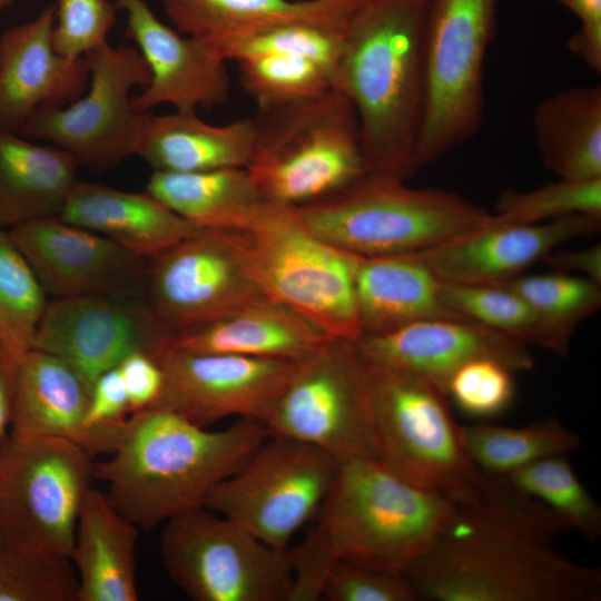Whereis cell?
<instances>
[{
    "label": "cell",
    "mask_w": 601,
    "mask_h": 601,
    "mask_svg": "<svg viewBox=\"0 0 601 601\" xmlns=\"http://www.w3.org/2000/svg\"><path fill=\"white\" fill-rule=\"evenodd\" d=\"M454 510L431 549L405 574L420 600L600 601L601 570L565 556L562 524L501 479Z\"/></svg>",
    "instance_id": "obj_1"
},
{
    "label": "cell",
    "mask_w": 601,
    "mask_h": 601,
    "mask_svg": "<svg viewBox=\"0 0 601 601\" xmlns=\"http://www.w3.org/2000/svg\"><path fill=\"white\" fill-rule=\"evenodd\" d=\"M431 0H361L349 16L334 88L352 102L372 174L407 180L425 108Z\"/></svg>",
    "instance_id": "obj_2"
},
{
    "label": "cell",
    "mask_w": 601,
    "mask_h": 601,
    "mask_svg": "<svg viewBox=\"0 0 601 601\" xmlns=\"http://www.w3.org/2000/svg\"><path fill=\"white\" fill-rule=\"evenodd\" d=\"M269 432L257 420L238 418L208 430L165 408H146L126 418L96 480L109 502L138 529L149 530L204 505L208 493L235 472Z\"/></svg>",
    "instance_id": "obj_3"
},
{
    "label": "cell",
    "mask_w": 601,
    "mask_h": 601,
    "mask_svg": "<svg viewBox=\"0 0 601 601\" xmlns=\"http://www.w3.org/2000/svg\"><path fill=\"white\" fill-rule=\"evenodd\" d=\"M454 506L377 457H353L339 462L305 538L329 561L405 573L431 549Z\"/></svg>",
    "instance_id": "obj_4"
},
{
    "label": "cell",
    "mask_w": 601,
    "mask_h": 601,
    "mask_svg": "<svg viewBox=\"0 0 601 601\" xmlns=\"http://www.w3.org/2000/svg\"><path fill=\"white\" fill-rule=\"evenodd\" d=\"M246 169L270 203L299 207L334 195L370 170L357 114L331 88L258 110Z\"/></svg>",
    "instance_id": "obj_5"
},
{
    "label": "cell",
    "mask_w": 601,
    "mask_h": 601,
    "mask_svg": "<svg viewBox=\"0 0 601 601\" xmlns=\"http://www.w3.org/2000/svg\"><path fill=\"white\" fill-rule=\"evenodd\" d=\"M295 208L315 237L362 257L421 252L494 219V214L454 193L412 188L372 173Z\"/></svg>",
    "instance_id": "obj_6"
},
{
    "label": "cell",
    "mask_w": 601,
    "mask_h": 601,
    "mask_svg": "<svg viewBox=\"0 0 601 601\" xmlns=\"http://www.w3.org/2000/svg\"><path fill=\"white\" fill-rule=\"evenodd\" d=\"M223 231L267 298L292 307L333 337L359 338L358 255L322 242L304 226L295 207L275 203L249 227Z\"/></svg>",
    "instance_id": "obj_7"
},
{
    "label": "cell",
    "mask_w": 601,
    "mask_h": 601,
    "mask_svg": "<svg viewBox=\"0 0 601 601\" xmlns=\"http://www.w3.org/2000/svg\"><path fill=\"white\" fill-rule=\"evenodd\" d=\"M365 364L378 459L454 502L475 496L484 476L462 445L446 396L415 375Z\"/></svg>",
    "instance_id": "obj_8"
},
{
    "label": "cell",
    "mask_w": 601,
    "mask_h": 601,
    "mask_svg": "<svg viewBox=\"0 0 601 601\" xmlns=\"http://www.w3.org/2000/svg\"><path fill=\"white\" fill-rule=\"evenodd\" d=\"M499 0H431L425 31L421 168L473 138L484 118V63Z\"/></svg>",
    "instance_id": "obj_9"
},
{
    "label": "cell",
    "mask_w": 601,
    "mask_h": 601,
    "mask_svg": "<svg viewBox=\"0 0 601 601\" xmlns=\"http://www.w3.org/2000/svg\"><path fill=\"white\" fill-rule=\"evenodd\" d=\"M160 556L170 579L195 601H288L287 551L204 505L168 521Z\"/></svg>",
    "instance_id": "obj_10"
},
{
    "label": "cell",
    "mask_w": 601,
    "mask_h": 601,
    "mask_svg": "<svg viewBox=\"0 0 601 601\" xmlns=\"http://www.w3.org/2000/svg\"><path fill=\"white\" fill-rule=\"evenodd\" d=\"M95 469L93 457L68 440L7 436L0 443V529L7 545L70 556Z\"/></svg>",
    "instance_id": "obj_11"
},
{
    "label": "cell",
    "mask_w": 601,
    "mask_h": 601,
    "mask_svg": "<svg viewBox=\"0 0 601 601\" xmlns=\"http://www.w3.org/2000/svg\"><path fill=\"white\" fill-rule=\"evenodd\" d=\"M338 467L339 461L317 446L269 435L211 489L204 506L287 551L293 536L317 515Z\"/></svg>",
    "instance_id": "obj_12"
},
{
    "label": "cell",
    "mask_w": 601,
    "mask_h": 601,
    "mask_svg": "<svg viewBox=\"0 0 601 601\" xmlns=\"http://www.w3.org/2000/svg\"><path fill=\"white\" fill-rule=\"evenodd\" d=\"M262 423L269 435L317 446L339 462L378 459L367 368L356 342L333 337L299 362Z\"/></svg>",
    "instance_id": "obj_13"
},
{
    "label": "cell",
    "mask_w": 601,
    "mask_h": 601,
    "mask_svg": "<svg viewBox=\"0 0 601 601\" xmlns=\"http://www.w3.org/2000/svg\"><path fill=\"white\" fill-rule=\"evenodd\" d=\"M85 57L87 90L65 107L33 114L18 134L65 149L80 167L107 170L136 155L148 112L134 108L130 93L145 89L151 73L134 47L115 48L106 41Z\"/></svg>",
    "instance_id": "obj_14"
},
{
    "label": "cell",
    "mask_w": 601,
    "mask_h": 601,
    "mask_svg": "<svg viewBox=\"0 0 601 601\" xmlns=\"http://www.w3.org/2000/svg\"><path fill=\"white\" fill-rule=\"evenodd\" d=\"M267 298L237 260L223 230L197 229L147 259L145 299L179 334Z\"/></svg>",
    "instance_id": "obj_15"
},
{
    "label": "cell",
    "mask_w": 601,
    "mask_h": 601,
    "mask_svg": "<svg viewBox=\"0 0 601 601\" xmlns=\"http://www.w3.org/2000/svg\"><path fill=\"white\" fill-rule=\"evenodd\" d=\"M156 359L164 373V387L152 407L169 410L205 427L230 416L262 422L299 363L196 353L169 344Z\"/></svg>",
    "instance_id": "obj_16"
},
{
    "label": "cell",
    "mask_w": 601,
    "mask_h": 601,
    "mask_svg": "<svg viewBox=\"0 0 601 601\" xmlns=\"http://www.w3.org/2000/svg\"><path fill=\"white\" fill-rule=\"evenodd\" d=\"M171 336L145 300L61 297L48 299L32 348L61 358L92 386L98 376L134 352L156 358Z\"/></svg>",
    "instance_id": "obj_17"
},
{
    "label": "cell",
    "mask_w": 601,
    "mask_h": 601,
    "mask_svg": "<svg viewBox=\"0 0 601 601\" xmlns=\"http://www.w3.org/2000/svg\"><path fill=\"white\" fill-rule=\"evenodd\" d=\"M47 296H111L145 300L147 259L109 238L66 221L38 218L9 228Z\"/></svg>",
    "instance_id": "obj_18"
},
{
    "label": "cell",
    "mask_w": 601,
    "mask_h": 601,
    "mask_svg": "<svg viewBox=\"0 0 601 601\" xmlns=\"http://www.w3.org/2000/svg\"><path fill=\"white\" fill-rule=\"evenodd\" d=\"M356 345L367 364L421 377L446 396L452 375L476 358H494L515 372H528L534 359L528 345L467 319L416 322L375 335H362Z\"/></svg>",
    "instance_id": "obj_19"
},
{
    "label": "cell",
    "mask_w": 601,
    "mask_h": 601,
    "mask_svg": "<svg viewBox=\"0 0 601 601\" xmlns=\"http://www.w3.org/2000/svg\"><path fill=\"white\" fill-rule=\"evenodd\" d=\"M116 7L125 11L126 33L151 73L149 85L131 98L135 109L149 112L166 104L179 112H196L227 100L231 89L227 61L210 46L161 22L145 0H118Z\"/></svg>",
    "instance_id": "obj_20"
},
{
    "label": "cell",
    "mask_w": 601,
    "mask_h": 601,
    "mask_svg": "<svg viewBox=\"0 0 601 601\" xmlns=\"http://www.w3.org/2000/svg\"><path fill=\"white\" fill-rule=\"evenodd\" d=\"M601 219L573 215L538 224H491L456 235L417 257L442 283L500 285L521 274L559 245L594 235Z\"/></svg>",
    "instance_id": "obj_21"
},
{
    "label": "cell",
    "mask_w": 601,
    "mask_h": 601,
    "mask_svg": "<svg viewBox=\"0 0 601 601\" xmlns=\"http://www.w3.org/2000/svg\"><path fill=\"white\" fill-rule=\"evenodd\" d=\"M55 4L0 37V129L19 132L36 112L65 107L88 88L87 58L53 46Z\"/></svg>",
    "instance_id": "obj_22"
},
{
    "label": "cell",
    "mask_w": 601,
    "mask_h": 601,
    "mask_svg": "<svg viewBox=\"0 0 601 601\" xmlns=\"http://www.w3.org/2000/svg\"><path fill=\"white\" fill-rule=\"evenodd\" d=\"M91 385L61 358L31 348L17 363L11 434L68 440L92 457L109 455L125 421L86 424Z\"/></svg>",
    "instance_id": "obj_23"
},
{
    "label": "cell",
    "mask_w": 601,
    "mask_h": 601,
    "mask_svg": "<svg viewBox=\"0 0 601 601\" xmlns=\"http://www.w3.org/2000/svg\"><path fill=\"white\" fill-rule=\"evenodd\" d=\"M331 338L292 307L263 298L225 318L173 335L169 345L196 353L302 362Z\"/></svg>",
    "instance_id": "obj_24"
},
{
    "label": "cell",
    "mask_w": 601,
    "mask_h": 601,
    "mask_svg": "<svg viewBox=\"0 0 601 601\" xmlns=\"http://www.w3.org/2000/svg\"><path fill=\"white\" fill-rule=\"evenodd\" d=\"M60 217L145 259L199 229L148 191L132 193L81 180L71 190Z\"/></svg>",
    "instance_id": "obj_25"
},
{
    "label": "cell",
    "mask_w": 601,
    "mask_h": 601,
    "mask_svg": "<svg viewBox=\"0 0 601 601\" xmlns=\"http://www.w3.org/2000/svg\"><path fill=\"white\" fill-rule=\"evenodd\" d=\"M138 528L106 493L91 486L81 504L70 559L77 569L78 601H136Z\"/></svg>",
    "instance_id": "obj_26"
},
{
    "label": "cell",
    "mask_w": 601,
    "mask_h": 601,
    "mask_svg": "<svg viewBox=\"0 0 601 601\" xmlns=\"http://www.w3.org/2000/svg\"><path fill=\"white\" fill-rule=\"evenodd\" d=\"M439 284L415 253L359 256L355 293L362 335L383 334L426 319H465L442 303Z\"/></svg>",
    "instance_id": "obj_27"
},
{
    "label": "cell",
    "mask_w": 601,
    "mask_h": 601,
    "mask_svg": "<svg viewBox=\"0 0 601 601\" xmlns=\"http://www.w3.org/2000/svg\"><path fill=\"white\" fill-rule=\"evenodd\" d=\"M254 138V118L217 126L205 122L196 112H148L136 155L157 171L245 168Z\"/></svg>",
    "instance_id": "obj_28"
},
{
    "label": "cell",
    "mask_w": 601,
    "mask_h": 601,
    "mask_svg": "<svg viewBox=\"0 0 601 601\" xmlns=\"http://www.w3.org/2000/svg\"><path fill=\"white\" fill-rule=\"evenodd\" d=\"M79 167L72 155L56 145L0 129V226L60 216L79 180Z\"/></svg>",
    "instance_id": "obj_29"
},
{
    "label": "cell",
    "mask_w": 601,
    "mask_h": 601,
    "mask_svg": "<svg viewBox=\"0 0 601 601\" xmlns=\"http://www.w3.org/2000/svg\"><path fill=\"white\" fill-rule=\"evenodd\" d=\"M532 132L542 165L559 178H601V86H577L540 101Z\"/></svg>",
    "instance_id": "obj_30"
},
{
    "label": "cell",
    "mask_w": 601,
    "mask_h": 601,
    "mask_svg": "<svg viewBox=\"0 0 601 601\" xmlns=\"http://www.w3.org/2000/svg\"><path fill=\"white\" fill-rule=\"evenodd\" d=\"M146 191L199 229H245L270 203L246 168L196 173L154 170Z\"/></svg>",
    "instance_id": "obj_31"
},
{
    "label": "cell",
    "mask_w": 601,
    "mask_h": 601,
    "mask_svg": "<svg viewBox=\"0 0 601 601\" xmlns=\"http://www.w3.org/2000/svg\"><path fill=\"white\" fill-rule=\"evenodd\" d=\"M361 0H161L176 30L213 47L230 37L295 21L329 22Z\"/></svg>",
    "instance_id": "obj_32"
},
{
    "label": "cell",
    "mask_w": 601,
    "mask_h": 601,
    "mask_svg": "<svg viewBox=\"0 0 601 601\" xmlns=\"http://www.w3.org/2000/svg\"><path fill=\"white\" fill-rule=\"evenodd\" d=\"M462 445L484 475L503 477L538 460L575 452L581 436L554 418L524 426L460 425Z\"/></svg>",
    "instance_id": "obj_33"
},
{
    "label": "cell",
    "mask_w": 601,
    "mask_h": 601,
    "mask_svg": "<svg viewBox=\"0 0 601 601\" xmlns=\"http://www.w3.org/2000/svg\"><path fill=\"white\" fill-rule=\"evenodd\" d=\"M497 479L542 505L565 531L590 543L601 538V506L580 481L569 455L548 456Z\"/></svg>",
    "instance_id": "obj_34"
},
{
    "label": "cell",
    "mask_w": 601,
    "mask_h": 601,
    "mask_svg": "<svg viewBox=\"0 0 601 601\" xmlns=\"http://www.w3.org/2000/svg\"><path fill=\"white\" fill-rule=\"evenodd\" d=\"M442 303L459 316L564 355L569 344L555 334L518 293L501 285L439 284Z\"/></svg>",
    "instance_id": "obj_35"
},
{
    "label": "cell",
    "mask_w": 601,
    "mask_h": 601,
    "mask_svg": "<svg viewBox=\"0 0 601 601\" xmlns=\"http://www.w3.org/2000/svg\"><path fill=\"white\" fill-rule=\"evenodd\" d=\"M0 226V343L19 359L32 348L48 298L26 257Z\"/></svg>",
    "instance_id": "obj_36"
},
{
    "label": "cell",
    "mask_w": 601,
    "mask_h": 601,
    "mask_svg": "<svg viewBox=\"0 0 601 601\" xmlns=\"http://www.w3.org/2000/svg\"><path fill=\"white\" fill-rule=\"evenodd\" d=\"M349 16L329 22L295 21L275 24L230 37L211 48L226 61L238 62L264 55L290 53L314 59L336 71Z\"/></svg>",
    "instance_id": "obj_37"
},
{
    "label": "cell",
    "mask_w": 601,
    "mask_h": 601,
    "mask_svg": "<svg viewBox=\"0 0 601 601\" xmlns=\"http://www.w3.org/2000/svg\"><path fill=\"white\" fill-rule=\"evenodd\" d=\"M236 63L240 83L258 110L306 99L334 87L333 68L298 55L272 53Z\"/></svg>",
    "instance_id": "obj_38"
},
{
    "label": "cell",
    "mask_w": 601,
    "mask_h": 601,
    "mask_svg": "<svg viewBox=\"0 0 601 601\" xmlns=\"http://www.w3.org/2000/svg\"><path fill=\"white\" fill-rule=\"evenodd\" d=\"M69 555L45 548L8 546L0 556V601H78Z\"/></svg>",
    "instance_id": "obj_39"
},
{
    "label": "cell",
    "mask_w": 601,
    "mask_h": 601,
    "mask_svg": "<svg viewBox=\"0 0 601 601\" xmlns=\"http://www.w3.org/2000/svg\"><path fill=\"white\" fill-rule=\"evenodd\" d=\"M500 285L523 297L541 319L568 343L575 326L601 306L600 285L568 273L521 274Z\"/></svg>",
    "instance_id": "obj_40"
},
{
    "label": "cell",
    "mask_w": 601,
    "mask_h": 601,
    "mask_svg": "<svg viewBox=\"0 0 601 601\" xmlns=\"http://www.w3.org/2000/svg\"><path fill=\"white\" fill-rule=\"evenodd\" d=\"M495 211L501 224H538L573 215L601 219V178H559L528 191L505 190Z\"/></svg>",
    "instance_id": "obj_41"
},
{
    "label": "cell",
    "mask_w": 601,
    "mask_h": 601,
    "mask_svg": "<svg viewBox=\"0 0 601 601\" xmlns=\"http://www.w3.org/2000/svg\"><path fill=\"white\" fill-rule=\"evenodd\" d=\"M513 371L494 358H476L461 366L450 378L446 397L469 416L500 415L514 400Z\"/></svg>",
    "instance_id": "obj_42"
},
{
    "label": "cell",
    "mask_w": 601,
    "mask_h": 601,
    "mask_svg": "<svg viewBox=\"0 0 601 601\" xmlns=\"http://www.w3.org/2000/svg\"><path fill=\"white\" fill-rule=\"evenodd\" d=\"M55 9V49L71 58L106 42L116 21L117 7L109 0H58Z\"/></svg>",
    "instance_id": "obj_43"
},
{
    "label": "cell",
    "mask_w": 601,
    "mask_h": 601,
    "mask_svg": "<svg viewBox=\"0 0 601 601\" xmlns=\"http://www.w3.org/2000/svg\"><path fill=\"white\" fill-rule=\"evenodd\" d=\"M322 600L328 601H418L405 573L337 561L325 582Z\"/></svg>",
    "instance_id": "obj_44"
},
{
    "label": "cell",
    "mask_w": 601,
    "mask_h": 601,
    "mask_svg": "<svg viewBox=\"0 0 601 601\" xmlns=\"http://www.w3.org/2000/svg\"><path fill=\"white\" fill-rule=\"evenodd\" d=\"M128 395L130 414L150 408L159 400L164 373L158 361L146 352L126 356L117 366Z\"/></svg>",
    "instance_id": "obj_45"
},
{
    "label": "cell",
    "mask_w": 601,
    "mask_h": 601,
    "mask_svg": "<svg viewBox=\"0 0 601 601\" xmlns=\"http://www.w3.org/2000/svg\"><path fill=\"white\" fill-rule=\"evenodd\" d=\"M579 21L568 39L569 50L594 72L601 71V0H554Z\"/></svg>",
    "instance_id": "obj_46"
},
{
    "label": "cell",
    "mask_w": 601,
    "mask_h": 601,
    "mask_svg": "<svg viewBox=\"0 0 601 601\" xmlns=\"http://www.w3.org/2000/svg\"><path fill=\"white\" fill-rule=\"evenodd\" d=\"M130 413L128 395L118 367L96 378L92 384L86 424L90 427L111 425L124 421Z\"/></svg>",
    "instance_id": "obj_47"
},
{
    "label": "cell",
    "mask_w": 601,
    "mask_h": 601,
    "mask_svg": "<svg viewBox=\"0 0 601 601\" xmlns=\"http://www.w3.org/2000/svg\"><path fill=\"white\" fill-rule=\"evenodd\" d=\"M544 262L556 272L579 274L601 285V246L593 245L581 250L551 252Z\"/></svg>",
    "instance_id": "obj_48"
},
{
    "label": "cell",
    "mask_w": 601,
    "mask_h": 601,
    "mask_svg": "<svg viewBox=\"0 0 601 601\" xmlns=\"http://www.w3.org/2000/svg\"><path fill=\"white\" fill-rule=\"evenodd\" d=\"M17 363L0 343V443L11 426L16 387Z\"/></svg>",
    "instance_id": "obj_49"
},
{
    "label": "cell",
    "mask_w": 601,
    "mask_h": 601,
    "mask_svg": "<svg viewBox=\"0 0 601 601\" xmlns=\"http://www.w3.org/2000/svg\"><path fill=\"white\" fill-rule=\"evenodd\" d=\"M6 548H7V543H6V540L3 538L2 531L0 529V556L3 554Z\"/></svg>",
    "instance_id": "obj_50"
},
{
    "label": "cell",
    "mask_w": 601,
    "mask_h": 601,
    "mask_svg": "<svg viewBox=\"0 0 601 601\" xmlns=\"http://www.w3.org/2000/svg\"><path fill=\"white\" fill-rule=\"evenodd\" d=\"M14 0H0V11L11 6Z\"/></svg>",
    "instance_id": "obj_51"
}]
</instances>
